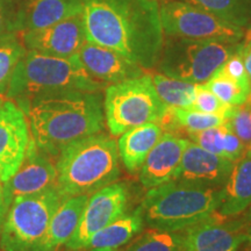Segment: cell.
<instances>
[{
	"mask_svg": "<svg viewBox=\"0 0 251 251\" xmlns=\"http://www.w3.org/2000/svg\"><path fill=\"white\" fill-rule=\"evenodd\" d=\"M108 85L91 77L77 55L57 57L27 50L12 75L6 97L24 111L34 97L62 91L100 92Z\"/></svg>",
	"mask_w": 251,
	"mask_h": 251,
	"instance_id": "cell-4",
	"label": "cell"
},
{
	"mask_svg": "<svg viewBox=\"0 0 251 251\" xmlns=\"http://www.w3.org/2000/svg\"><path fill=\"white\" fill-rule=\"evenodd\" d=\"M222 187L171 180L149 188L139 211L150 228L181 231L218 212Z\"/></svg>",
	"mask_w": 251,
	"mask_h": 251,
	"instance_id": "cell-5",
	"label": "cell"
},
{
	"mask_svg": "<svg viewBox=\"0 0 251 251\" xmlns=\"http://www.w3.org/2000/svg\"><path fill=\"white\" fill-rule=\"evenodd\" d=\"M90 196L69 197L56 209L45 236L33 251H56L72 237Z\"/></svg>",
	"mask_w": 251,
	"mask_h": 251,
	"instance_id": "cell-19",
	"label": "cell"
},
{
	"mask_svg": "<svg viewBox=\"0 0 251 251\" xmlns=\"http://www.w3.org/2000/svg\"><path fill=\"white\" fill-rule=\"evenodd\" d=\"M162 135L163 129L158 122L137 126L120 135L117 142L119 158L127 171L135 174L140 170Z\"/></svg>",
	"mask_w": 251,
	"mask_h": 251,
	"instance_id": "cell-21",
	"label": "cell"
},
{
	"mask_svg": "<svg viewBox=\"0 0 251 251\" xmlns=\"http://www.w3.org/2000/svg\"><path fill=\"white\" fill-rule=\"evenodd\" d=\"M33 142L25 112L13 100L0 106V183H5L20 168Z\"/></svg>",
	"mask_w": 251,
	"mask_h": 251,
	"instance_id": "cell-11",
	"label": "cell"
},
{
	"mask_svg": "<svg viewBox=\"0 0 251 251\" xmlns=\"http://www.w3.org/2000/svg\"><path fill=\"white\" fill-rule=\"evenodd\" d=\"M168 107L153 87L151 75L144 74L106 87L103 113L114 136L137 126L159 122Z\"/></svg>",
	"mask_w": 251,
	"mask_h": 251,
	"instance_id": "cell-6",
	"label": "cell"
},
{
	"mask_svg": "<svg viewBox=\"0 0 251 251\" xmlns=\"http://www.w3.org/2000/svg\"><path fill=\"white\" fill-rule=\"evenodd\" d=\"M56 164L51 161V156L37 148L33 141L18 171L2 183L6 203L9 207L19 198L56 187Z\"/></svg>",
	"mask_w": 251,
	"mask_h": 251,
	"instance_id": "cell-14",
	"label": "cell"
},
{
	"mask_svg": "<svg viewBox=\"0 0 251 251\" xmlns=\"http://www.w3.org/2000/svg\"><path fill=\"white\" fill-rule=\"evenodd\" d=\"M240 43V42H238ZM238 43L235 51L229 56L227 61H226L222 67L219 69L222 74H225L226 76L236 81V83L241 87H243L244 90L248 91L250 93L251 91V81L248 77L246 67H244L243 58L241 56L240 50H238Z\"/></svg>",
	"mask_w": 251,
	"mask_h": 251,
	"instance_id": "cell-31",
	"label": "cell"
},
{
	"mask_svg": "<svg viewBox=\"0 0 251 251\" xmlns=\"http://www.w3.org/2000/svg\"><path fill=\"white\" fill-rule=\"evenodd\" d=\"M244 31L251 29V0H181Z\"/></svg>",
	"mask_w": 251,
	"mask_h": 251,
	"instance_id": "cell-23",
	"label": "cell"
},
{
	"mask_svg": "<svg viewBox=\"0 0 251 251\" xmlns=\"http://www.w3.org/2000/svg\"><path fill=\"white\" fill-rule=\"evenodd\" d=\"M26 51L19 35L4 34L0 36V96H6L12 75Z\"/></svg>",
	"mask_w": 251,
	"mask_h": 251,
	"instance_id": "cell-25",
	"label": "cell"
},
{
	"mask_svg": "<svg viewBox=\"0 0 251 251\" xmlns=\"http://www.w3.org/2000/svg\"><path fill=\"white\" fill-rule=\"evenodd\" d=\"M129 192L124 183H113L91 194L76 231L67 246L69 249H85L99 230L120 218L127 211Z\"/></svg>",
	"mask_w": 251,
	"mask_h": 251,
	"instance_id": "cell-10",
	"label": "cell"
},
{
	"mask_svg": "<svg viewBox=\"0 0 251 251\" xmlns=\"http://www.w3.org/2000/svg\"><path fill=\"white\" fill-rule=\"evenodd\" d=\"M234 163L190 141L184 150L175 180L202 186H224Z\"/></svg>",
	"mask_w": 251,
	"mask_h": 251,
	"instance_id": "cell-15",
	"label": "cell"
},
{
	"mask_svg": "<svg viewBox=\"0 0 251 251\" xmlns=\"http://www.w3.org/2000/svg\"><path fill=\"white\" fill-rule=\"evenodd\" d=\"M153 87L163 102L169 107L191 108L198 84L169 77L162 72L151 75Z\"/></svg>",
	"mask_w": 251,
	"mask_h": 251,
	"instance_id": "cell-24",
	"label": "cell"
},
{
	"mask_svg": "<svg viewBox=\"0 0 251 251\" xmlns=\"http://www.w3.org/2000/svg\"><path fill=\"white\" fill-rule=\"evenodd\" d=\"M19 37L26 50L57 57H72L86 43L81 14L41 29L21 30Z\"/></svg>",
	"mask_w": 251,
	"mask_h": 251,
	"instance_id": "cell-13",
	"label": "cell"
},
{
	"mask_svg": "<svg viewBox=\"0 0 251 251\" xmlns=\"http://www.w3.org/2000/svg\"><path fill=\"white\" fill-rule=\"evenodd\" d=\"M246 151V146L242 143L229 126L228 121H226V129L224 137V150H222V157L229 159L231 162H236L243 152Z\"/></svg>",
	"mask_w": 251,
	"mask_h": 251,
	"instance_id": "cell-32",
	"label": "cell"
},
{
	"mask_svg": "<svg viewBox=\"0 0 251 251\" xmlns=\"http://www.w3.org/2000/svg\"><path fill=\"white\" fill-rule=\"evenodd\" d=\"M77 56L90 76L106 85L144 75V69L128 61L119 52L87 41Z\"/></svg>",
	"mask_w": 251,
	"mask_h": 251,
	"instance_id": "cell-17",
	"label": "cell"
},
{
	"mask_svg": "<svg viewBox=\"0 0 251 251\" xmlns=\"http://www.w3.org/2000/svg\"><path fill=\"white\" fill-rule=\"evenodd\" d=\"M83 13V0H30L20 12L15 27L41 29Z\"/></svg>",
	"mask_w": 251,
	"mask_h": 251,
	"instance_id": "cell-20",
	"label": "cell"
},
{
	"mask_svg": "<svg viewBox=\"0 0 251 251\" xmlns=\"http://www.w3.org/2000/svg\"><path fill=\"white\" fill-rule=\"evenodd\" d=\"M5 34V19L2 17L1 9H0V36Z\"/></svg>",
	"mask_w": 251,
	"mask_h": 251,
	"instance_id": "cell-36",
	"label": "cell"
},
{
	"mask_svg": "<svg viewBox=\"0 0 251 251\" xmlns=\"http://www.w3.org/2000/svg\"><path fill=\"white\" fill-rule=\"evenodd\" d=\"M90 251H118V249H90Z\"/></svg>",
	"mask_w": 251,
	"mask_h": 251,
	"instance_id": "cell-37",
	"label": "cell"
},
{
	"mask_svg": "<svg viewBox=\"0 0 251 251\" xmlns=\"http://www.w3.org/2000/svg\"><path fill=\"white\" fill-rule=\"evenodd\" d=\"M114 139L97 133L69 144L59 152L56 187L63 197L91 196L120 177Z\"/></svg>",
	"mask_w": 251,
	"mask_h": 251,
	"instance_id": "cell-3",
	"label": "cell"
},
{
	"mask_svg": "<svg viewBox=\"0 0 251 251\" xmlns=\"http://www.w3.org/2000/svg\"><path fill=\"white\" fill-rule=\"evenodd\" d=\"M31 140L42 151L57 157L69 144L101 133L105 126L100 92L62 91L41 94L24 108Z\"/></svg>",
	"mask_w": 251,
	"mask_h": 251,
	"instance_id": "cell-2",
	"label": "cell"
},
{
	"mask_svg": "<svg viewBox=\"0 0 251 251\" xmlns=\"http://www.w3.org/2000/svg\"><path fill=\"white\" fill-rule=\"evenodd\" d=\"M180 234L186 251H238L248 241L246 220H228L218 213Z\"/></svg>",
	"mask_w": 251,
	"mask_h": 251,
	"instance_id": "cell-12",
	"label": "cell"
},
{
	"mask_svg": "<svg viewBox=\"0 0 251 251\" xmlns=\"http://www.w3.org/2000/svg\"><path fill=\"white\" fill-rule=\"evenodd\" d=\"M236 106L228 105L221 101L211 90L207 89L203 84H198L196 90V97L191 108L200 111L208 114H214L222 117L225 119H229L233 114L234 109Z\"/></svg>",
	"mask_w": 251,
	"mask_h": 251,
	"instance_id": "cell-28",
	"label": "cell"
},
{
	"mask_svg": "<svg viewBox=\"0 0 251 251\" xmlns=\"http://www.w3.org/2000/svg\"><path fill=\"white\" fill-rule=\"evenodd\" d=\"M237 43L166 36L159 72L193 84H205L236 49Z\"/></svg>",
	"mask_w": 251,
	"mask_h": 251,
	"instance_id": "cell-7",
	"label": "cell"
},
{
	"mask_svg": "<svg viewBox=\"0 0 251 251\" xmlns=\"http://www.w3.org/2000/svg\"><path fill=\"white\" fill-rule=\"evenodd\" d=\"M247 103H249V105H251V91H250V93H249V96H248V98H247V101H246Z\"/></svg>",
	"mask_w": 251,
	"mask_h": 251,
	"instance_id": "cell-38",
	"label": "cell"
},
{
	"mask_svg": "<svg viewBox=\"0 0 251 251\" xmlns=\"http://www.w3.org/2000/svg\"><path fill=\"white\" fill-rule=\"evenodd\" d=\"M159 15L165 36L238 43L246 34L205 9L181 0L165 1L159 6Z\"/></svg>",
	"mask_w": 251,
	"mask_h": 251,
	"instance_id": "cell-9",
	"label": "cell"
},
{
	"mask_svg": "<svg viewBox=\"0 0 251 251\" xmlns=\"http://www.w3.org/2000/svg\"><path fill=\"white\" fill-rule=\"evenodd\" d=\"M227 121L246 148L251 147V105L244 102L236 106Z\"/></svg>",
	"mask_w": 251,
	"mask_h": 251,
	"instance_id": "cell-30",
	"label": "cell"
},
{
	"mask_svg": "<svg viewBox=\"0 0 251 251\" xmlns=\"http://www.w3.org/2000/svg\"><path fill=\"white\" fill-rule=\"evenodd\" d=\"M225 129L226 122L221 126H216V127L207 128L205 130L188 134V137H190L191 142L198 144L202 149L222 157Z\"/></svg>",
	"mask_w": 251,
	"mask_h": 251,
	"instance_id": "cell-29",
	"label": "cell"
},
{
	"mask_svg": "<svg viewBox=\"0 0 251 251\" xmlns=\"http://www.w3.org/2000/svg\"><path fill=\"white\" fill-rule=\"evenodd\" d=\"M4 101H5L4 97H2V96H0V106H1V105H2V102H4Z\"/></svg>",
	"mask_w": 251,
	"mask_h": 251,
	"instance_id": "cell-39",
	"label": "cell"
},
{
	"mask_svg": "<svg viewBox=\"0 0 251 251\" xmlns=\"http://www.w3.org/2000/svg\"><path fill=\"white\" fill-rule=\"evenodd\" d=\"M8 206L6 203L5 196H4V190H2V184L0 183V231H1L2 224H4V220L6 216V213H7Z\"/></svg>",
	"mask_w": 251,
	"mask_h": 251,
	"instance_id": "cell-34",
	"label": "cell"
},
{
	"mask_svg": "<svg viewBox=\"0 0 251 251\" xmlns=\"http://www.w3.org/2000/svg\"><path fill=\"white\" fill-rule=\"evenodd\" d=\"M86 41L151 69L161 57L163 33L156 0H83Z\"/></svg>",
	"mask_w": 251,
	"mask_h": 251,
	"instance_id": "cell-1",
	"label": "cell"
},
{
	"mask_svg": "<svg viewBox=\"0 0 251 251\" xmlns=\"http://www.w3.org/2000/svg\"><path fill=\"white\" fill-rule=\"evenodd\" d=\"M244 220H246L247 229H248V241L251 243V208H250L249 213H248L247 218Z\"/></svg>",
	"mask_w": 251,
	"mask_h": 251,
	"instance_id": "cell-35",
	"label": "cell"
},
{
	"mask_svg": "<svg viewBox=\"0 0 251 251\" xmlns=\"http://www.w3.org/2000/svg\"><path fill=\"white\" fill-rule=\"evenodd\" d=\"M238 50H240L241 56L243 58L248 77L251 81V29L246 31L243 41L238 43Z\"/></svg>",
	"mask_w": 251,
	"mask_h": 251,
	"instance_id": "cell-33",
	"label": "cell"
},
{
	"mask_svg": "<svg viewBox=\"0 0 251 251\" xmlns=\"http://www.w3.org/2000/svg\"><path fill=\"white\" fill-rule=\"evenodd\" d=\"M188 143V139L179 135L163 134L140 169V180L143 186L151 188L175 180Z\"/></svg>",
	"mask_w": 251,
	"mask_h": 251,
	"instance_id": "cell-16",
	"label": "cell"
},
{
	"mask_svg": "<svg viewBox=\"0 0 251 251\" xmlns=\"http://www.w3.org/2000/svg\"><path fill=\"white\" fill-rule=\"evenodd\" d=\"M251 206V147L234 163L230 175L222 187L218 215L229 219L240 215Z\"/></svg>",
	"mask_w": 251,
	"mask_h": 251,
	"instance_id": "cell-18",
	"label": "cell"
},
{
	"mask_svg": "<svg viewBox=\"0 0 251 251\" xmlns=\"http://www.w3.org/2000/svg\"><path fill=\"white\" fill-rule=\"evenodd\" d=\"M203 85L211 90L221 101L231 106L242 105L247 101L248 96H249L248 91L220 70L216 71Z\"/></svg>",
	"mask_w": 251,
	"mask_h": 251,
	"instance_id": "cell-27",
	"label": "cell"
},
{
	"mask_svg": "<svg viewBox=\"0 0 251 251\" xmlns=\"http://www.w3.org/2000/svg\"><path fill=\"white\" fill-rule=\"evenodd\" d=\"M124 251H186L180 231L150 228Z\"/></svg>",
	"mask_w": 251,
	"mask_h": 251,
	"instance_id": "cell-26",
	"label": "cell"
},
{
	"mask_svg": "<svg viewBox=\"0 0 251 251\" xmlns=\"http://www.w3.org/2000/svg\"><path fill=\"white\" fill-rule=\"evenodd\" d=\"M143 224L139 208L131 214H124L93 235L85 249H118L139 234Z\"/></svg>",
	"mask_w": 251,
	"mask_h": 251,
	"instance_id": "cell-22",
	"label": "cell"
},
{
	"mask_svg": "<svg viewBox=\"0 0 251 251\" xmlns=\"http://www.w3.org/2000/svg\"><path fill=\"white\" fill-rule=\"evenodd\" d=\"M64 199L57 187H52L14 200L0 231V248L4 251H33Z\"/></svg>",
	"mask_w": 251,
	"mask_h": 251,
	"instance_id": "cell-8",
	"label": "cell"
}]
</instances>
